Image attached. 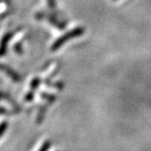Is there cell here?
Wrapping results in <instances>:
<instances>
[{"label":"cell","instance_id":"6da1fadb","mask_svg":"<svg viewBox=\"0 0 151 151\" xmlns=\"http://www.w3.org/2000/svg\"><path fill=\"white\" fill-rule=\"evenodd\" d=\"M83 29H81V28L75 29H73V31L67 32V34H66L65 35H63V37L58 38L55 42H54V44L52 45V47H51V50H52V51L57 50L59 47H61L62 45L64 44L67 40L74 38L76 37H78V35H81V34H83Z\"/></svg>","mask_w":151,"mask_h":151},{"label":"cell","instance_id":"7a4b0ae2","mask_svg":"<svg viewBox=\"0 0 151 151\" xmlns=\"http://www.w3.org/2000/svg\"><path fill=\"white\" fill-rule=\"evenodd\" d=\"M49 146H50V142L49 141H46V142H44V144L42 145V147L39 151H47V149L49 148Z\"/></svg>","mask_w":151,"mask_h":151},{"label":"cell","instance_id":"3957f363","mask_svg":"<svg viewBox=\"0 0 151 151\" xmlns=\"http://www.w3.org/2000/svg\"><path fill=\"white\" fill-rule=\"evenodd\" d=\"M5 128H6V124L5 123H3L1 126H0V135H1L3 132H4L5 131Z\"/></svg>","mask_w":151,"mask_h":151}]
</instances>
